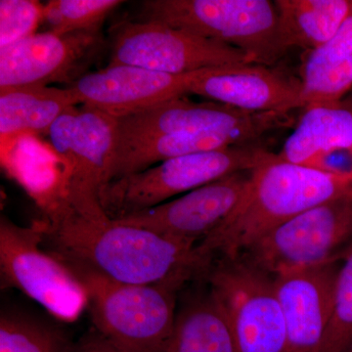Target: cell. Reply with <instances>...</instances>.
<instances>
[{
    "label": "cell",
    "mask_w": 352,
    "mask_h": 352,
    "mask_svg": "<svg viewBox=\"0 0 352 352\" xmlns=\"http://www.w3.org/2000/svg\"><path fill=\"white\" fill-rule=\"evenodd\" d=\"M44 220L51 254L115 281L178 291L212 267L198 245L112 219L95 197L69 193Z\"/></svg>",
    "instance_id": "cell-1"
},
{
    "label": "cell",
    "mask_w": 352,
    "mask_h": 352,
    "mask_svg": "<svg viewBox=\"0 0 352 352\" xmlns=\"http://www.w3.org/2000/svg\"><path fill=\"white\" fill-rule=\"evenodd\" d=\"M352 197V180L270 156L252 168L244 196L231 214L198 247L214 259H237L266 233L327 201Z\"/></svg>",
    "instance_id": "cell-2"
},
{
    "label": "cell",
    "mask_w": 352,
    "mask_h": 352,
    "mask_svg": "<svg viewBox=\"0 0 352 352\" xmlns=\"http://www.w3.org/2000/svg\"><path fill=\"white\" fill-rule=\"evenodd\" d=\"M143 20L195 32L271 67L286 54L274 2L270 0H148Z\"/></svg>",
    "instance_id": "cell-3"
},
{
    "label": "cell",
    "mask_w": 352,
    "mask_h": 352,
    "mask_svg": "<svg viewBox=\"0 0 352 352\" xmlns=\"http://www.w3.org/2000/svg\"><path fill=\"white\" fill-rule=\"evenodd\" d=\"M66 265L87 291L97 332L124 352L162 351L175 325L177 291L122 283L83 266Z\"/></svg>",
    "instance_id": "cell-4"
},
{
    "label": "cell",
    "mask_w": 352,
    "mask_h": 352,
    "mask_svg": "<svg viewBox=\"0 0 352 352\" xmlns=\"http://www.w3.org/2000/svg\"><path fill=\"white\" fill-rule=\"evenodd\" d=\"M270 153L248 144L175 157L109 183L99 201L109 217L122 219L226 176L252 170Z\"/></svg>",
    "instance_id": "cell-5"
},
{
    "label": "cell",
    "mask_w": 352,
    "mask_h": 352,
    "mask_svg": "<svg viewBox=\"0 0 352 352\" xmlns=\"http://www.w3.org/2000/svg\"><path fill=\"white\" fill-rule=\"evenodd\" d=\"M351 243L352 197H346L287 220L256 241L241 258L274 277L339 261Z\"/></svg>",
    "instance_id": "cell-6"
},
{
    "label": "cell",
    "mask_w": 352,
    "mask_h": 352,
    "mask_svg": "<svg viewBox=\"0 0 352 352\" xmlns=\"http://www.w3.org/2000/svg\"><path fill=\"white\" fill-rule=\"evenodd\" d=\"M45 230L44 219L23 227L1 217L2 282L20 289L58 320L72 323L88 307L87 291L66 264L41 249Z\"/></svg>",
    "instance_id": "cell-7"
},
{
    "label": "cell",
    "mask_w": 352,
    "mask_h": 352,
    "mask_svg": "<svg viewBox=\"0 0 352 352\" xmlns=\"http://www.w3.org/2000/svg\"><path fill=\"white\" fill-rule=\"evenodd\" d=\"M208 279L226 312L237 352H289L273 277L240 258L212 266Z\"/></svg>",
    "instance_id": "cell-8"
},
{
    "label": "cell",
    "mask_w": 352,
    "mask_h": 352,
    "mask_svg": "<svg viewBox=\"0 0 352 352\" xmlns=\"http://www.w3.org/2000/svg\"><path fill=\"white\" fill-rule=\"evenodd\" d=\"M110 65H132L186 75L201 69L254 64L242 51L195 32L152 20L120 25L112 43Z\"/></svg>",
    "instance_id": "cell-9"
},
{
    "label": "cell",
    "mask_w": 352,
    "mask_h": 352,
    "mask_svg": "<svg viewBox=\"0 0 352 352\" xmlns=\"http://www.w3.org/2000/svg\"><path fill=\"white\" fill-rule=\"evenodd\" d=\"M294 124L291 113L248 112L217 102L193 101L184 95L118 119L117 146L182 132H233L258 141Z\"/></svg>",
    "instance_id": "cell-10"
},
{
    "label": "cell",
    "mask_w": 352,
    "mask_h": 352,
    "mask_svg": "<svg viewBox=\"0 0 352 352\" xmlns=\"http://www.w3.org/2000/svg\"><path fill=\"white\" fill-rule=\"evenodd\" d=\"M46 134L53 153L68 173V192L99 199L110 182L117 148V118L76 106L62 113Z\"/></svg>",
    "instance_id": "cell-11"
},
{
    "label": "cell",
    "mask_w": 352,
    "mask_h": 352,
    "mask_svg": "<svg viewBox=\"0 0 352 352\" xmlns=\"http://www.w3.org/2000/svg\"><path fill=\"white\" fill-rule=\"evenodd\" d=\"M250 173L226 176L175 200L115 219L198 245L237 207L247 189Z\"/></svg>",
    "instance_id": "cell-12"
},
{
    "label": "cell",
    "mask_w": 352,
    "mask_h": 352,
    "mask_svg": "<svg viewBox=\"0 0 352 352\" xmlns=\"http://www.w3.org/2000/svg\"><path fill=\"white\" fill-rule=\"evenodd\" d=\"M188 94L252 113H291L303 109L302 80L271 67L231 65L189 74Z\"/></svg>",
    "instance_id": "cell-13"
},
{
    "label": "cell",
    "mask_w": 352,
    "mask_h": 352,
    "mask_svg": "<svg viewBox=\"0 0 352 352\" xmlns=\"http://www.w3.org/2000/svg\"><path fill=\"white\" fill-rule=\"evenodd\" d=\"M188 75H170L132 65H110L80 76L69 88L80 105L126 117L188 95Z\"/></svg>",
    "instance_id": "cell-14"
},
{
    "label": "cell",
    "mask_w": 352,
    "mask_h": 352,
    "mask_svg": "<svg viewBox=\"0 0 352 352\" xmlns=\"http://www.w3.org/2000/svg\"><path fill=\"white\" fill-rule=\"evenodd\" d=\"M100 31H46L0 50V90L67 80L100 43Z\"/></svg>",
    "instance_id": "cell-15"
},
{
    "label": "cell",
    "mask_w": 352,
    "mask_h": 352,
    "mask_svg": "<svg viewBox=\"0 0 352 352\" xmlns=\"http://www.w3.org/2000/svg\"><path fill=\"white\" fill-rule=\"evenodd\" d=\"M340 261L273 277L286 324L289 352H322Z\"/></svg>",
    "instance_id": "cell-16"
},
{
    "label": "cell",
    "mask_w": 352,
    "mask_h": 352,
    "mask_svg": "<svg viewBox=\"0 0 352 352\" xmlns=\"http://www.w3.org/2000/svg\"><path fill=\"white\" fill-rule=\"evenodd\" d=\"M256 143L258 141L247 134L204 131L157 136L119 145L116 148L110 182L175 157Z\"/></svg>",
    "instance_id": "cell-17"
},
{
    "label": "cell",
    "mask_w": 352,
    "mask_h": 352,
    "mask_svg": "<svg viewBox=\"0 0 352 352\" xmlns=\"http://www.w3.org/2000/svg\"><path fill=\"white\" fill-rule=\"evenodd\" d=\"M303 110L278 154L281 159L308 166L321 155L352 149V109L339 101L310 105Z\"/></svg>",
    "instance_id": "cell-18"
},
{
    "label": "cell",
    "mask_w": 352,
    "mask_h": 352,
    "mask_svg": "<svg viewBox=\"0 0 352 352\" xmlns=\"http://www.w3.org/2000/svg\"><path fill=\"white\" fill-rule=\"evenodd\" d=\"M78 105L69 87L27 85L0 90V134L6 139L47 133L62 113Z\"/></svg>",
    "instance_id": "cell-19"
},
{
    "label": "cell",
    "mask_w": 352,
    "mask_h": 352,
    "mask_svg": "<svg viewBox=\"0 0 352 352\" xmlns=\"http://www.w3.org/2000/svg\"><path fill=\"white\" fill-rule=\"evenodd\" d=\"M280 32L289 50L321 47L352 12V0H276Z\"/></svg>",
    "instance_id": "cell-20"
},
{
    "label": "cell",
    "mask_w": 352,
    "mask_h": 352,
    "mask_svg": "<svg viewBox=\"0 0 352 352\" xmlns=\"http://www.w3.org/2000/svg\"><path fill=\"white\" fill-rule=\"evenodd\" d=\"M161 352H237L226 312L212 292L176 314Z\"/></svg>",
    "instance_id": "cell-21"
},
{
    "label": "cell",
    "mask_w": 352,
    "mask_h": 352,
    "mask_svg": "<svg viewBox=\"0 0 352 352\" xmlns=\"http://www.w3.org/2000/svg\"><path fill=\"white\" fill-rule=\"evenodd\" d=\"M124 3L120 0H51L44 3L48 31L66 34L98 32L108 16Z\"/></svg>",
    "instance_id": "cell-22"
},
{
    "label": "cell",
    "mask_w": 352,
    "mask_h": 352,
    "mask_svg": "<svg viewBox=\"0 0 352 352\" xmlns=\"http://www.w3.org/2000/svg\"><path fill=\"white\" fill-rule=\"evenodd\" d=\"M352 349V243L340 258L333 289L332 314L322 352Z\"/></svg>",
    "instance_id": "cell-23"
},
{
    "label": "cell",
    "mask_w": 352,
    "mask_h": 352,
    "mask_svg": "<svg viewBox=\"0 0 352 352\" xmlns=\"http://www.w3.org/2000/svg\"><path fill=\"white\" fill-rule=\"evenodd\" d=\"M61 333L12 314L0 319V352H66Z\"/></svg>",
    "instance_id": "cell-24"
},
{
    "label": "cell",
    "mask_w": 352,
    "mask_h": 352,
    "mask_svg": "<svg viewBox=\"0 0 352 352\" xmlns=\"http://www.w3.org/2000/svg\"><path fill=\"white\" fill-rule=\"evenodd\" d=\"M44 19V3L36 0L0 1V50L36 34Z\"/></svg>",
    "instance_id": "cell-25"
},
{
    "label": "cell",
    "mask_w": 352,
    "mask_h": 352,
    "mask_svg": "<svg viewBox=\"0 0 352 352\" xmlns=\"http://www.w3.org/2000/svg\"><path fill=\"white\" fill-rule=\"evenodd\" d=\"M302 82L305 108L340 101L352 87V56Z\"/></svg>",
    "instance_id": "cell-26"
},
{
    "label": "cell",
    "mask_w": 352,
    "mask_h": 352,
    "mask_svg": "<svg viewBox=\"0 0 352 352\" xmlns=\"http://www.w3.org/2000/svg\"><path fill=\"white\" fill-rule=\"evenodd\" d=\"M352 56V12L330 41L308 52L302 68V82Z\"/></svg>",
    "instance_id": "cell-27"
},
{
    "label": "cell",
    "mask_w": 352,
    "mask_h": 352,
    "mask_svg": "<svg viewBox=\"0 0 352 352\" xmlns=\"http://www.w3.org/2000/svg\"><path fill=\"white\" fill-rule=\"evenodd\" d=\"M66 352H124L100 333L88 336Z\"/></svg>",
    "instance_id": "cell-28"
},
{
    "label": "cell",
    "mask_w": 352,
    "mask_h": 352,
    "mask_svg": "<svg viewBox=\"0 0 352 352\" xmlns=\"http://www.w3.org/2000/svg\"><path fill=\"white\" fill-rule=\"evenodd\" d=\"M349 352H352V349H351V351H349Z\"/></svg>",
    "instance_id": "cell-29"
}]
</instances>
